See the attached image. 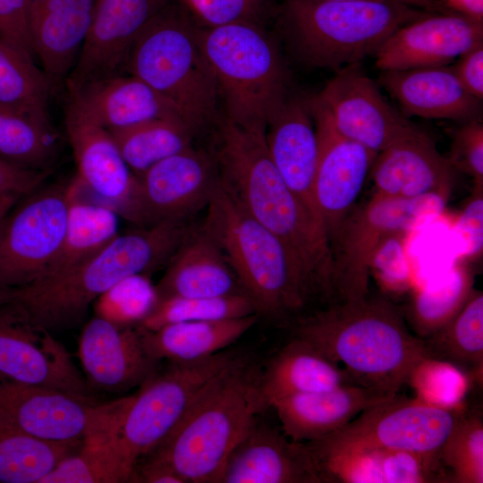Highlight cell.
Masks as SVG:
<instances>
[{
  "label": "cell",
  "instance_id": "cell-54",
  "mask_svg": "<svg viewBox=\"0 0 483 483\" xmlns=\"http://www.w3.org/2000/svg\"><path fill=\"white\" fill-rule=\"evenodd\" d=\"M22 197L0 192V206L7 203H15Z\"/></svg>",
  "mask_w": 483,
  "mask_h": 483
},
{
  "label": "cell",
  "instance_id": "cell-3",
  "mask_svg": "<svg viewBox=\"0 0 483 483\" xmlns=\"http://www.w3.org/2000/svg\"><path fill=\"white\" fill-rule=\"evenodd\" d=\"M191 228L165 222L118 233L107 245L62 274L13 289V301L47 331L80 323L94 301L121 280L150 275L167 264Z\"/></svg>",
  "mask_w": 483,
  "mask_h": 483
},
{
  "label": "cell",
  "instance_id": "cell-52",
  "mask_svg": "<svg viewBox=\"0 0 483 483\" xmlns=\"http://www.w3.org/2000/svg\"><path fill=\"white\" fill-rule=\"evenodd\" d=\"M318 1H345V0H318ZM408 4L432 13H448L447 7L438 0H392Z\"/></svg>",
  "mask_w": 483,
  "mask_h": 483
},
{
  "label": "cell",
  "instance_id": "cell-29",
  "mask_svg": "<svg viewBox=\"0 0 483 483\" xmlns=\"http://www.w3.org/2000/svg\"><path fill=\"white\" fill-rule=\"evenodd\" d=\"M155 286L157 298L247 295L220 249L200 227L190 229Z\"/></svg>",
  "mask_w": 483,
  "mask_h": 483
},
{
  "label": "cell",
  "instance_id": "cell-18",
  "mask_svg": "<svg viewBox=\"0 0 483 483\" xmlns=\"http://www.w3.org/2000/svg\"><path fill=\"white\" fill-rule=\"evenodd\" d=\"M172 0H95L79 59L66 77L67 90L126 73L129 53L147 24Z\"/></svg>",
  "mask_w": 483,
  "mask_h": 483
},
{
  "label": "cell",
  "instance_id": "cell-11",
  "mask_svg": "<svg viewBox=\"0 0 483 483\" xmlns=\"http://www.w3.org/2000/svg\"><path fill=\"white\" fill-rule=\"evenodd\" d=\"M448 199L440 194L401 199L375 193L361 206L352 208L330 240L332 303L368 296L370 262L379 244L390 235L404 233L438 216Z\"/></svg>",
  "mask_w": 483,
  "mask_h": 483
},
{
  "label": "cell",
  "instance_id": "cell-5",
  "mask_svg": "<svg viewBox=\"0 0 483 483\" xmlns=\"http://www.w3.org/2000/svg\"><path fill=\"white\" fill-rule=\"evenodd\" d=\"M430 13L392 0H284L275 19L300 63L337 72L374 55L394 31Z\"/></svg>",
  "mask_w": 483,
  "mask_h": 483
},
{
  "label": "cell",
  "instance_id": "cell-40",
  "mask_svg": "<svg viewBox=\"0 0 483 483\" xmlns=\"http://www.w3.org/2000/svg\"><path fill=\"white\" fill-rule=\"evenodd\" d=\"M258 314L253 301L244 294L209 298L165 297L157 301L137 326L156 330L163 326L186 321L216 320Z\"/></svg>",
  "mask_w": 483,
  "mask_h": 483
},
{
  "label": "cell",
  "instance_id": "cell-46",
  "mask_svg": "<svg viewBox=\"0 0 483 483\" xmlns=\"http://www.w3.org/2000/svg\"><path fill=\"white\" fill-rule=\"evenodd\" d=\"M402 234L386 238L376 250L370 262V272L374 270L384 282L400 288L409 281Z\"/></svg>",
  "mask_w": 483,
  "mask_h": 483
},
{
  "label": "cell",
  "instance_id": "cell-39",
  "mask_svg": "<svg viewBox=\"0 0 483 483\" xmlns=\"http://www.w3.org/2000/svg\"><path fill=\"white\" fill-rule=\"evenodd\" d=\"M473 277L463 266H456L439 284L416 291L403 315L419 338L431 335L462 308L473 288Z\"/></svg>",
  "mask_w": 483,
  "mask_h": 483
},
{
  "label": "cell",
  "instance_id": "cell-48",
  "mask_svg": "<svg viewBox=\"0 0 483 483\" xmlns=\"http://www.w3.org/2000/svg\"><path fill=\"white\" fill-rule=\"evenodd\" d=\"M0 38L35 58L27 23V0H0Z\"/></svg>",
  "mask_w": 483,
  "mask_h": 483
},
{
  "label": "cell",
  "instance_id": "cell-20",
  "mask_svg": "<svg viewBox=\"0 0 483 483\" xmlns=\"http://www.w3.org/2000/svg\"><path fill=\"white\" fill-rule=\"evenodd\" d=\"M64 123L80 183L100 202L131 222L136 176L109 131L90 121L68 102Z\"/></svg>",
  "mask_w": 483,
  "mask_h": 483
},
{
  "label": "cell",
  "instance_id": "cell-24",
  "mask_svg": "<svg viewBox=\"0 0 483 483\" xmlns=\"http://www.w3.org/2000/svg\"><path fill=\"white\" fill-rule=\"evenodd\" d=\"M220 483H322L307 443L257 421L233 450Z\"/></svg>",
  "mask_w": 483,
  "mask_h": 483
},
{
  "label": "cell",
  "instance_id": "cell-14",
  "mask_svg": "<svg viewBox=\"0 0 483 483\" xmlns=\"http://www.w3.org/2000/svg\"><path fill=\"white\" fill-rule=\"evenodd\" d=\"M135 176L131 222L137 226L186 221L208 207L220 184L212 152L194 146Z\"/></svg>",
  "mask_w": 483,
  "mask_h": 483
},
{
  "label": "cell",
  "instance_id": "cell-17",
  "mask_svg": "<svg viewBox=\"0 0 483 483\" xmlns=\"http://www.w3.org/2000/svg\"><path fill=\"white\" fill-rule=\"evenodd\" d=\"M343 136L378 154L415 127L357 65L336 72L316 96Z\"/></svg>",
  "mask_w": 483,
  "mask_h": 483
},
{
  "label": "cell",
  "instance_id": "cell-51",
  "mask_svg": "<svg viewBox=\"0 0 483 483\" xmlns=\"http://www.w3.org/2000/svg\"><path fill=\"white\" fill-rule=\"evenodd\" d=\"M443 3L457 13L482 20L483 0H444Z\"/></svg>",
  "mask_w": 483,
  "mask_h": 483
},
{
  "label": "cell",
  "instance_id": "cell-37",
  "mask_svg": "<svg viewBox=\"0 0 483 483\" xmlns=\"http://www.w3.org/2000/svg\"><path fill=\"white\" fill-rule=\"evenodd\" d=\"M80 445L39 439L0 418V483H40Z\"/></svg>",
  "mask_w": 483,
  "mask_h": 483
},
{
  "label": "cell",
  "instance_id": "cell-7",
  "mask_svg": "<svg viewBox=\"0 0 483 483\" xmlns=\"http://www.w3.org/2000/svg\"><path fill=\"white\" fill-rule=\"evenodd\" d=\"M197 33L224 115L245 127L266 129L291 95L289 70L275 38L266 27L250 22L197 27Z\"/></svg>",
  "mask_w": 483,
  "mask_h": 483
},
{
  "label": "cell",
  "instance_id": "cell-21",
  "mask_svg": "<svg viewBox=\"0 0 483 483\" xmlns=\"http://www.w3.org/2000/svg\"><path fill=\"white\" fill-rule=\"evenodd\" d=\"M78 357L88 386L123 392L140 386L157 369L136 326H120L94 316L78 339Z\"/></svg>",
  "mask_w": 483,
  "mask_h": 483
},
{
  "label": "cell",
  "instance_id": "cell-33",
  "mask_svg": "<svg viewBox=\"0 0 483 483\" xmlns=\"http://www.w3.org/2000/svg\"><path fill=\"white\" fill-rule=\"evenodd\" d=\"M424 360L451 365L465 377L482 378L483 293L472 290L459 312L422 339Z\"/></svg>",
  "mask_w": 483,
  "mask_h": 483
},
{
  "label": "cell",
  "instance_id": "cell-23",
  "mask_svg": "<svg viewBox=\"0 0 483 483\" xmlns=\"http://www.w3.org/2000/svg\"><path fill=\"white\" fill-rule=\"evenodd\" d=\"M265 136L280 176L321 224L314 198L318 141L309 97L291 93L267 121Z\"/></svg>",
  "mask_w": 483,
  "mask_h": 483
},
{
  "label": "cell",
  "instance_id": "cell-35",
  "mask_svg": "<svg viewBox=\"0 0 483 483\" xmlns=\"http://www.w3.org/2000/svg\"><path fill=\"white\" fill-rule=\"evenodd\" d=\"M117 429L85 438L40 483L131 482L134 470L123 452Z\"/></svg>",
  "mask_w": 483,
  "mask_h": 483
},
{
  "label": "cell",
  "instance_id": "cell-50",
  "mask_svg": "<svg viewBox=\"0 0 483 483\" xmlns=\"http://www.w3.org/2000/svg\"><path fill=\"white\" fill-rule=\"evenodd\" d=\"M451 67L464 89L481 100L483 97V43L463 54Z\"/></svg>",
  "mask_w": 483,
  "mask_h": 483
},
{
  "label": "cell",
  "instance_id": "cell-19",
  "mask_svg": "<svg viewBox=\"0 0 483 483\" xmlns=\"http://www.w3.org/2000/svg\"><path fill=\"white\" fill-rule=\"evenodd\" d=\"M482 43V20L430 13L394 31L374 56L381 72L445 66Z\"/></svg>",
  "mask_w": 483,
  "mask_h": 483
},
{
  "label": "cell",
  "instance_id": "cell-10",
  "mask_svg": "<svg viewBox=\"0 0 483 483\" xmlns=\"http://www.w3.org/2000/svg\"><path fill=\"white\" fill-rule=\"evenodd\" d=\"M463 408L398 394L361 411L340 430L307 442L314 457L385 449L439 454Z\"/></svg>",
  "mask_w": 483,
  "mask_h": 483
},
{
  "label": "cell",
  "instance_id": "cell-44",
  "mask_svg": "<svg viewBox=\"0 0 483 483\" xmlns=\"http://www.w3.org/2000/svg\"><path fill=\"white\" fill-rule=\"evenodd\" d=\"M408 382L419 398L445 406H460L457 401L466 386L465 376L454 367L424 360L411 373Z\"/></svg>",
  "mask_w": 483,
  "mask_h": 483
},
{
  "label": "cell",
  "instance_id": "cell-42",
  "mask_svg": "<svg viewBox=\"0 0 483 483\" xmlns=\"http://www.w3.org/2000/svg\"><path fill=\"white\" fill-rule=\"evenodd\" d=\"M157 301L149 275L128 276L99 296L92 304L95 316L120 326H137Z\"/></svg>",
  "mask_w": 483,
  "mask_h": 483
},
{
  "label": "cell",
  "instance_id": "cell-34",
  "mask_svg": "<svg viewBox=\"0 0 483 483\" xmlns=\"http://www.w3.org/2000/svg\"><path fill=\"white\" fill-rule=\"evenodd\" d=\"M56 82L33 56L0 38V105L52 123L49 103Z\"/></svg>",
  "mask_w": 483,
  "mask_h": 483
},
{
  "label": "cell",
  "instance_id": "cell-28",
  "mask_svg": "<svg viewBox=\"0 0 483 483\" xmlns=\"http://www.w3.org/2000/svg\"><path fill=\"white\" fill-rule=\"evenodd\" d=\"M379 82L405 117L465 123L477 120L480 112L481 100L467 92L446 65L383 71Z\"/></svg>",
  "mask_w": 483,
  "mask_h": 483
},
{
  "label": "cell",
  "instance_id": "cell-8",
  "mask_svg": "<svg viewBox=\"0 0 483 483\" xmlns=\"http://www.w3.org/2000/svg\"><path fill=\"white\" fill-rule=\"evenodd\" d=\"M126 72L174 104L197 133L218 120L217 85L197 27L174 3L140 32L129 53Z\"/></svg>",
  "mask_w": 483,
  "mask_h": 483
},
{
  "label": "cell",
  "instance_id": "cell-45",
  "mask_svg": "<svg viewBox=\"0 0 483 483\" xmlns=\"http://www.w3.org/2000/svg\"><path fill=\"white\" fill-rule=\"evenodd\" d=\"M448 159L455 170L465 172L477 185H482L483 125L479 119L463 123L454 131Z\"/></svg>",
  "mask_w": 483,
  "mask_h": 483
},
{
  "label": "cell",
  "instance_id": "cell-36",
  "mask_svg": "<svg viewBox=\"0 0 483 483\" xmlns=\"http://www.w3.org/2000/svg\"><path fill=\"white\" fill-rule=\"evenodd\" d=\"M109 132L134 175L193 146L197 134L185 122L172 118L154 119Z\"/></svg>",
  "mask_w": 483,
  "mask_h": 483
},
{
  "label": "cell",
  "instance_id": "cell-13",
  "mask_svg": "<svg viewBox=\"0 0 483 483\" xmlns=\"http://www.w3.org/2000/svg\"><path fill=\"white\" fill-rule=\"evenodd\" d=\"M131 395L97 403L90 396L0 377V418L39 439L81 444L118 428Z\"/></svg>",
  "mask_w": 483,
  "mask_h": 483
},
{
  "label": "cell",
  "instance_id": "cell-2",
  "mask_svg": "<svg viewBox=\"0 0 483 483\" xmlns=\"http://www.w3.org/2000/svg\"><path fill=\"white\" fill-rule=\"evenodd\" d=\"M293 336L340 365L359 386L398 394L424 360L422 339L390 301L366 296L296 318Z\"/></svg>",
  "mask_w": 483,
  "mask_h": 483
},
{
  "label": "cell",
  "instance_id": "cell-31",
  "mask_svg": "<svg viewBox=\"0 0 483 483\" xmlns=\"http://www.w3.org/2000/svg\"><path fill=\"white\" fill-rule=\"evenodd\" d=\"M258 314L239 318L168 324L156 330L138 328L148 355L159 362L190 361L225 350L258 321Z\"/></svg>",
  "mask_w": 483,
  "mask_h": 483
},
{
  "label": "cell",
  "instance_id": "cell-47",
  "mask_svg": "<svg viewBox=\"0 0 483 483\" xmlns=\"http://www.w3.org/2000/svg\"><path fill=\"white\" fill-rule=\"evenodd\" d=\"M455 232L460 242V254L465 258L476 257L483 246V195L482 185H477L471 198L460 213Z\"/></svg>",
  "mask_w": 483,
  "mask_h": 483
},
{
  "label": "cell",
  "instance_id": "cell-16",
  "mask_svg": "<svg viewBox=\"0 0 483 483\" xmlns=\"http://www.w3.org/2000/svg\"><path fill=\"white\" fill-rule=\"evenodd\" d=\"M309 99L318 141L314 198L330 242L353 208L377 154L341 134L316 96Z\"/></svg>",
  "mask_w": 483,
  "mask_h": 483
},
{
  "label": "cell",
  "instance_id": "cell-43",
  "mask_svg": "<svg viewBox=\"0 0 483 483\" xmlns=\"http://www.w3.org/2000/svg\"><path fill=\"white\" fill-rule=\"evenodd\" d=\"M198 28H215L236 22L266 27L275 19V0H172Z\"/></svg>",
  "mask_w": 483,
  "mask_h": 483
},
{
  "label": "cell",
  "instance_id": "cell-15",
  "mask_svg": "<svg viewBox=\"0 0 483 483\" xmlns=\"http://www.w3.org/2000/svg\"><path fill=\"white\" fill-rule=\"evenodd\" d=\"M0 377L89 396L66 348L13 301L0 305Z\"/></svg>",
  "mask_w": 483,
  "mask_h": 483
},
{
  "label": "cell",
  "instance_id": "cell-22",
  "mask_svg": "<svg viewBox=\"0 0 483 483\" xmlns=\"http://www.w3.org/2000/svg\"><path fill=\"white\" fill-rule=\"evenodd\" d=\"M377 194L414 199L429 194L450 197L456 170L418 126L380 151L370 169Z\"/></svg>",
  "mask_w": 483,
  "mask_h": 483
},
{
  "label": "cell",
  "instance_id": "cell-30",
  "mask_svg": "<svg viewBox=\"0 0 483 483\" xmlns=\"http://www.w3.org/2000/svg\"><path fill=\"white\" fill-rule=\"evenodd\" d=\"M356 385L340 365L297 337L279 349L261 369L259 391L267 408L283 397Z\"/></svg>",
  "mask_w": 483,
  "mask_h": 483
},
{
  "label": "cell",
  "instance_id": "cell-9",
  "mask_svg": "<svg viewBox=\"0 0 483 483\" xmlns=\"http://www.w3.org/2000/svg\"><path fill=\"white\" fill-rule=\"evenodd\" d=\"M241 357L224 350L199 360L168 361L140 386L117 429L119 443L133 470L140 458L169 436L203 391Z\"/></svg>",
  "mask_w": 483,
  "mask_h": 483
},
{
  "label": "cell",
  "instance_id": "cell-6",
  "mask_svg": "<svg viewBox=\"0 0 483 483\" xmlns=\"http://www.w3.org/2000/svg\"><path fill=\"white\" fill-rule=\"evenodd\" d=\"M200 228L213 240L258 315L284 318L304 308L311 293L285 244L250 216L222 184Z\"/></svg>",
  "mask_w": 483,
  "mask_h": 483
},
{
  "label": "cell",
  "instance_id": "cell-4",
  "mask_svg": "<svg viewBox=\"0 0 483 483\" xmlns=\"http://www.w3.org/2000/svg\"><path fill=\"white\" fill-rule=\"evenodd\" d=\"M260 371L242 356L146 457L172 469L184 483H220L227 458L267 408L259 391Z\"/></svg>",
  "mask_w": 483,
  "mask_h": 483
},
{
  "label": "cell",
  "instance_id": "cell-12",
  "mask_svg": "<svg viewBox=\"0 0 483 483\" xmlns=\"http://www.w3.org/2000/svg\"><path fill=\"white\" fill-rule=\"evenodd\" d=\"M74 177L22 197L0 223V287L15 289L38 279L61 245Z\"/></svg>",
  "mask_w": 483,
  "mask_h": 483
},
{
  "label": "cell",
  "instance_id": "cell-25",
  "mask_svg": "<svg viewBox=\"0 0 483 483\" xmlns=\"http://www.w3.org/2000/svg\"><path fill=\"white\" fill-rule=\"evenodd\" d=\"M68 103L107 131L162 118L178 119L189 124L174 104L127 72L68 90Z\"/></svg>",
  "mask_w": 483,
  "mask_h": 483
},
{
  "label": "cell",
  "instance_id": "cell-38",
  "mask_svg": "<svg viewBox=\"0 0 483 483\" xmlns=\"http://www.w3.org/2000/svg\"><path fill=\"white\" fill-rule=\"evenodd\" d=\"M60 148L53 123L0 105V157L24 167L50 170Z\"/></svg>",
  "mask_w": 483,
  "mask_h": 483
},
{
  "label": "cell",
  "instance_id": "cell-49",
  "mask_svg": "<svg viewBox=\"0 0 483 483\" xmlns=\"http://www.w3.org/2000/svg\"><path fill=\"white\" fill-rule=\"evenodd\" d=\"M49 172L24 167L0 157V192L24 197L39 188Z\"/></svg>",
  "mask_w": 483,
  "mask_h": 483
},
{
  "label": "cell",
  "instance_id": "cell-32",
  "mask_svg": "<svg viewBox=\"0 0 483 483\" xmlns=\"http://www.w3.org/2000/svg\"><path fill=\"white\" fill-rule=\"evenodd\" d=\"M119 216L106 204L83 199L75 175L61 245L39 278L66 272L103 249L119 233Z\"/></svg>",
  "mask_w": 483,
  "mask_h": 483
},
{
  "label": "cell",
  "instance_id": "cell-53",
  "mask_svg": "<svg viewBox=\"0 0 483 483\" xmlns=\"http://www.w3.org/2000/svg\"><path fill=\"white\" fill-rule=\"evenodd\" d=\"M13 301V289L0 287V305Z\"/></svg>",
  "mask_w": 483,
  "mask_h": 483
},
{
  "label": "cell",
  "instance_id": "cell-41",
  "mask_svg": "<svg viewBox=\"0 0 483 483\" xmlns=\"http://www.w3.org/2000/svg\"><path fill=\"white\" fill-rule=\"evenodd\" d=\"M451 482H483V419L479 410H464L439 452Z\"/></svg>",
  "mask_w": 483,
  "mask_h": 483
},
{
  "label": "cell",
  "instance_id": "cell-1",
  "mask_svg": "<svg viewBox=\"0 0 483 483\" xmlns=\"http://www.w3.org/2000/svg\"><path fill=\"white\" fill-rule=\"evenodd\" d=\"M214 127L210 151L222 184L250 216L285 244L311 296L331 302L334 260L329 238L277 172L267 150L266 129L245 127L225 115Z\"/></svg>",
  "mask_w": 483,
  "mask_h": 483
},
{
  "label": "cell",
  "instance_id": "cell-27",
  "mask_svg": "<svg viewBox=\"0 0 483 483\" xmlns=\"http://www.w3.org/2000/svg\"><path fill=\"white\" fill-rule=\"evenodd\" d=\"M95 0H27V23L35 57L57 81L74 68L85 43Z\"/></svg>",
  "mask_w": 483,
  "mask_h": 483
},
{
  "label": "cell",
  "instance_id": "cell-55",
  "mask_svg": "<svg viewBox=\"0 0 483 483\" xmlns=\"http://www.w3.org/2000/svg\"><path fill=\"white\" fill-rule=\"evenodd\" d=\"M15 203H7L0 206V223Z\"/></svg>",
  "mask_w": 483,
  "mask_h": 483
},
{
  "label": "cell",
  "instance_id": "cell-26",
  "mask_svg": "<svg viewBox=\"0 0 483 483\" xmlns=\"http://www.w3.org/2000/svg\"><path fill=\"white\" fill-rule=\"evenodd\" d=\"M394 395L349 384L285 396L270 407L275 411L285 436L294 442L307 443L340 430L364 410Z\"/></svg>",
  "mask_w": 483,
  "mask_h": 483
}]
</instances>
